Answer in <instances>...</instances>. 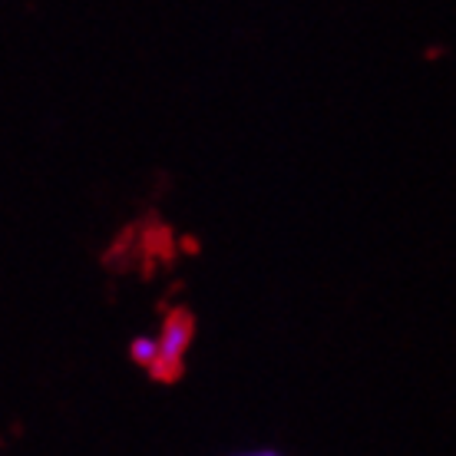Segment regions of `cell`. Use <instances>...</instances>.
I'll use <instances>...</instances> for the list:
<instances>
[{"label":"cell","mask_w":456,"mask_h":456,"mask_svg":"<svg viewBox=\"0 0 456 456\" xmlns=\"http://www.w3.org/2000/svg\"><path fill=\"white\" fill-rule=\"evenodd\" d=\"M192 341V318L185 314V311H172L166 324H162V334H159V361L152 367V374L159 377V380H175L179 370H183V357H185V347Z\"/></svg>","instance_id":"1"},{"label":"cell","mask_w":456,"mask_h":456,"mask_svg":"<svg viewBox=\"0 0 456 456\" xmlns=\"http://www.w3.org/2000/svg\"><path fill=\"white\" fill-rule=\"evenodd\" d=\"M129 354H133V361H139L142 367H156L159 361V338H136V341L129 344Z\"/></svg>","instance_id":"2"},{"label":"cell","mask_w":456,"mask_h":456,"mask_svg":"<svg viewBox=\"0 0 456 456\" xmlns=\"http://www.w3.org/2000/svg\"><path fill=\"white\" fill-rule=\"evenodd\" d=\"M241 456H278V453H272V450H258V453H255V450H251V453H241Z\"/></svg>","instance_id":"3"}]
</instances>
